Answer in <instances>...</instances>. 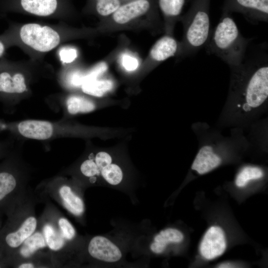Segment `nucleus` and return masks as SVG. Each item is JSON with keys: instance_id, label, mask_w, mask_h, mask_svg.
<instances>
[{"instance_id": "obj_31", "label": "nucleus", "mask_w": 268, "mask_h": 268, "mask_svg": "<svg viewBox=\"0 0 268 268\" xmlns=\"http://www.w3.org/2000/svg\"><path fill=\"white\" fill-rule=\"evenodd\" d=\"M34 266V265L31 263H24L23 264L20 265L18 268H33Z\"/></svg>"}, {"instance_id": "obj_3", "label": "nucleus", "mask_w": 268, "mask_h": 268, "mask_svg": "<svg viewBox=\"0 0 268 268\" xmlns=\"http://www.w3.org/2000/svg\"><path fill=\"white\" fill-rule=\"evenodd\" d=\"M184 37L179 51L185 56L197 53L207 43L211 33L210 17L206 9L196 8L183 19Z\"/></svg>"}, {"instance_id": "obj_1", "label": "nucleus", "mask_w": 268, "mask_h": 268, "mask_svg": "<svg viewBox=\"0 0 268 268\" xmlns=\"http://www.w3.org/2000/svg\"><path fill=\"white\" fill-rule=\"evenodd\" d=\"M229 95L239 111L250 114L264 105L268 98V54L266 45L247 54L239 65L230 67Z\"/></svg>"}, {"instance_id": "obj_19", "label": "nucleus", "mask_w": 268, "mask_h": 268, "mask_svg": "<svg viewBox=\"0 0 268 268\" xmlns=\"http://www.w3.org/2000/svg\"><path fill=\"white\" fill-rule=\"evenodd\" d=\"M185 0H159L162 12L169 20H174L181 14Z\"/></svg>"}, {"instance_id": "obj_11", "label": "nucleus", "mask_w": 268, "mask_h": 268, "mask_svg": "<svg viewBox=\"0 0 268 268\" xmlns=\"http://www.w3.org/2000/svg\"><path fill=\"white\" fill-rule=\"evenodd\" d=\"M36 226L37 220L34 217L27 218L18 230L9 232L5 236V245L11 248L19 247L33 233Z\"/></svg>"}, {"instance_id": "obj_12", "label": "nucleus", "mask_w": 268, "mask_h": 268, "mask_svg": "<svg viewBox=\"0 0 268 268\" xmlns=\"http://www.w3.org/2000/svg\"><path fill=\"white\" fill-rule=\"evenodd\" d=\"M25 78L18 72L11 75L3 71L0 73V92L6 94H21L27 90Z\"/></svg>"}, {"instance_id": "obj_13", "label": "nucleus", "mask_w": 268, "mask_h": 268, "mask_svg": "<svg viewBox=\"0 0 268 268\" xmlns=\"http://www.w3.org/2000/svg\"><path fill=\"white\" fill-rule=\"evenodd\" d=\"M184 239L183 234L178 230L167 228L162 230L154 238V242L150 246L151 250L160 254L164 251L167 245L169 243H180Z\"/></svg>"}, {"instance_id": "obj_18", "label": "nucleus", "mask_w": 268, "mask_h": 268, "mask_svg": "<svg viewBox=\"0 0 268 268\" xmlns=\"http://www.w3.org/2000/svg\"><path fill=\"white\" fill-rule=\"evenodd\" d=\"M46 246V243L44 236L39 232H36L24 241L20 253L22 257L28 258L37 250Z\"/></svg>"}, {"instance_id": "obj_29", "label": "nucleus", "mask_w": 268, "mask_h": 268, "mask_svg": "<svg viewBox=\"0 0 268 268\" xmlns=\"http://www.w3.org/2000/svg\"><path fill=\"white\" fill-rule=\"evenodd\" d=\"M122 64L126 70L133 71L137 68L138 62L135 57L125 54L122 57Z\"/></svg>"}, {"instance_id": "obj_16", "label": "nucleus", "mask_w": 268, "mask_h": 268, "mask_svg": "<svg viewBox=\"0 0 268 268\" xmlns=\"http://www.w3.org/2000/svg\"><path fill=\"white\" fill-rule=\"evenodd\" d=\"M66 107L68 113L75 115L93 111L94 103L88 99L78 95H71L66 100Z\"/></svg>"}, {"instance_id": "obj_28", "label": "nucleus", "mask_w": 268, "mask_h": 268, "mask_svg": "<svg viewBox=\"0 0 268 268\" xmlns=\"http://www.w3.org/2000/svg\"><path fill=\"white\" fill-rule=\"evenodd\" d=\"M60 57L61 61L65 63L73 62L77 57V51L70 48H64L60 51Z\"/></svg>"}, {"instance_id": "obj_9", "label": "nucleus", "mask_w": 268, "mask_h": 268, "mask_svg": "<svg viewBox=\"0 0 268 268\" xmlns=\"http://www.w3.org/2000/svg\"><path fill=\"white\" fill-rule=\"evenodd\" d=\"M180 48V45L174 37L166 35L155 42L150 50V56L154 62H161L175 55Z\"/></svg>"}, {"instance_id": "obj_23", "label": "nucleus", "mask_w": 268, "mask_h": 268, "mask_svg": "<svg viewBox=\"0 0 268 268\" xmlns=\"http://www.w3.org/2000/svg\"><path fill=\"white\" fill-rule=\"evenodd\" d=\"M120 6L119 0H96V9L102 16H108L114 13Z\"/></svg>"}, {"instance_id": "obj_30", "label": "nucleus", "mask_w": 268, "mask_h": 268, "mask_svg": "<svg viewBox=\"0 0 268 268\" xmlns=\"http://www.w3.org/2000/svg\"><path fill=\"white\" fill-rule=\"evenodd\" d=\"M6 145L0 142V157H1L6 152Z\"/></svg>"}, {"instance_id": "obj_32", "label": "nucleus", "mask_w": 268, "mask_h": 268, "mask_svg": "<svg viewBox=\"0 0 268 268\" xmlns=\"http://www.w3.org/2000/svg\"><path fill=\"white\" fill-rule=\"evenodd\" d=\"M4 51V46L3 43L0 41V57L3 55Z\"/></svg>"}, {"instance_id": "obj_24", "label": "nucleus", "mask_w": 268, "mask_h": 268, "mask_svg": "<svg viewBox=\"0 0 268 268\" xmlns=\"http://www.w3.org/2000/svg\"><path fill=\"white\" fill-rule=\"evenodd\" d=\"M80 169L82 174L87 177H93L100 173L96 163L91 159L84 161L81 164Z\"/></svg>"}, {"instance_id": "obj_26", "label": "nucleus", "mask_w": 268, "mask_h": 268, "mask_svg": "<svg viewBox=\"0 0 268 268\" xmlns=\"http://www.w3.org/2000/svg\"><path fill=\"white\" fill-rule=\"evenodd\" d=\"M112 161L111 155L105 151L98 152L95 157V162L100 172L103 168L110 164Z\"/></svg>"}, {"instance_id": "obj_25", "label": "nucleus", "mask_w": 268, "mask_h": 268, "mask_svg": "<svg viewBox=\"0 0 268 268\" xmlns=\"http://www.w3.org/2000/svg\"><path fill=\"white\" fill-rule=\"evenodd\" d=\"M59 225L62 235L67 240L72 239L75 235V230L70 223L66 219L62 218L59 220Z\"/></svg>"}, {"instance_id": "obj_2", "label": "nucleus", "mask_w": 268, "mask_h": 268, "mask_svg": "<svg viewBox=\"0 0 268 268\" xmlns=\"http://www.w3.org/2000/svg\"><path fill=\"white\" fill-rule=\"evenodd\" d=\"M252 40L244 37L232 17L226 14L211 31L204 47L208 54L219 57L230 67L243 62Z\"/></svg>"}, {"instance_id": "obj_14", "label": "nucleus", "mask_w": 268, "mask_h": 268, "mask_svg": "<svg viewBox=\"0 0 268 268\" xmlns=\"http://www.w3.org/2000/svg\"><path fill=\"white\" fill-rule=\"evenodd\" d=\"M65 207L71 213L79 215L83 213L84 209L82 200L76 196L67 186H63L59 191Z\"/></svg>"}, {"instance_id": "obj_15", "label": "nucleus", "mask_w": 268, "mask_h": 268, "mask_svg": "<svg viewBox=\"0 0 268 268\" xmlns=\"http://www.w3.org/2000/svg\"><path fill=\"white\" fill-rule=\"evenodd\" d=\"M113 86L112 81L109 79H97L86 80L81 85L85 93L96 97H101L110 91Z\"/></svg>"}, {"instance_id": "obj_20", "label": "nucleus", "mask_w": 268, "mask_h": 268, "mask_svg": "<svg viewBox=\"0 0 268 268\" xmlns=\"http://www.w3.org/2000/svg\"><path fill=\"white\" fill-rule=\"evenodd\" d=\"M44 234L46 243L52 250L61 249L65 244L64 237L50 224L44 227Z\"/></svg>"}, {"instance_id": "obj_10", "label": "nucleus", "mask_w": 268, "mask_h": 268, "mask_svg": "<svg viewBox=\"0 0 268 268\" xmlns=\"http://www.w3.org/2000/svg\"><path fill=\"white\" fill-rule=\"evenodd\" d=\"M221 163V159L214 152L212 147L204 145L199 151L192 169L199 174H203L216 168Z\"/></svg>"}, {"instance_id": "obj_22", "label": "nucleus", "mask_w": 268, "mask_h": 268, "mask_svg": "<svg viewBox=\"0 0 268 268\" xmlns=\"http://www.w3.org/2000/svg\"><path fill=\"white\" fill-rule=\"evenodd\" d=\"M100 173L106 182L114 186L120 184L123 177L121 168L119 165L114 163H111L103 168Z\"/></svg>"}, {"instance_id": "obj_27", "label": "nucleus", "mask_w": 268, "mask_h": 268, "mask_svg": "<svg viewBox=\"0 0 268 268\" xmlns=\"http://www.w3.org/2000/svg\"><path fill=\"white\" fill-rule=\"evenodd\" d=\"M107 65L106 63L101 62L99 63L87 74L83 76V82L86 80L97 79L98 76L103 74L107 70Z\"/></svg>"}, {"instance_id": "obj_5", "label": "nucleus", "mask_w": 268, "mask_h": 268, "mask_svg": "<svg viewBox=\"0 0 268 268\" xmlns=\"http://www.w3.org/2000/svg\"><path fill=\"white\" fill-rule=\"evenodd\" d=\"M88 251L93 258L107 263L119 261L122 257L120 249L107 238L97 236L90 240Z\"/></svg>"}, {"instance_id": "obj_4", "label": "nucleus", "mask_w": 268, "mask_h": 268, "mask_svg": "<svg viewBox=\"0 0 268 268\" xmlns=\"http://www.w3.org/2000/svg\"><path fill=\"white\" fill-rule=\"evenodd\" d=\"M19 36L24 44L42 53L51 51L61 42V37L55 29L37 23L23 25L20 29Z\"/></svg>"}, {"instance_id": "obj_7", "label": "nucleus", "mask_w": 268, "mask_h": 268, "mask_svg": "<svg viewBox=\"0 0 268 268\" xmlns=\"http://www.w3.org/2000/svg\"><path fill=\"white\" fill-rule=\"evenodd\" d=\"M150 7L147 0H136L120 6L114 13L113 19L120 24H124L146 13Z\"/></svg>"}, {"instance_id": "obj_8", "label": "nucleus", "mask_w": 268, "mask_h": 268, "mask_svg": "<svg viewBox=\"0 0 268 268\" xmlns=\"http://www.w3.org/2000/svg\"><path fill=\"white\" fill-rule=\"evenodd\" d=\"M238 6L245 11L249 22L257 24L268 22V0H235Z\"/></svg>"}, {"instance_id": "obj_6", "label": "nucleus", "mask_w": 268, "mask_h": 268, "mask_svg": "<svg viewBox=\"0 0 268 268\" xmlns=\"http://www.w3.org/2000/svg\"><path fill=\"white\" fill-rule=\"evenodd\" d=\"M16 4L27 13L47 17L54 14L63 7V0H16Z\"/></svg>"}, {"instance_id": "obj_17", "label": "nucleus", "mask_w": 268, "mask_h": 268, "mask_svg": "<svg viewBox=\"0 0 268 268\" xmlns=\"http://www.w3.org/2000/svg\"><path fill=\"white\" fill-rule=\"evenodd\" d=\"M0 168V202L11 194L17 186V180L10 169L2 165Z\"/></svg>"}, {"instance_id": "obj_21", "label": "nucleus", "mask_w": 268, "mask_h": 268, "mask_svg": "<svg viewBox=\"0 0 268 268\" xmlns=\"http://www.w3.org/2000/svg\"><path fill=\"white\" fill-rule=\"evenodd\" d=\"M264 173L261 169L256 167L246 166L237 175L235 184L238 187L245 186L250 180L262 178Z\"/></svg>"}]
</instances>
